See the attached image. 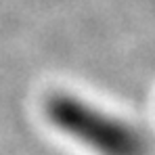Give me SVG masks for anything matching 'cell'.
Returning <instances> with one entry per match:
<instances>
[{
  "label": "cell",
  "instance_id": "cell-1",
  "mask_svg": "<svg viewBox=\"0 0 155 155\" xmlns=\"http://www.w3.org/2000/svg\"><path fill=\"white\" fill-rule=\"evenodd\" d=\"M48 111L61 128L86 140L103 155H143L145 151V145L134 130L71 99L51 101Z\"/></svg>",
  "mask_w": 155,
  "mask_h": 155
}]
</instances>
